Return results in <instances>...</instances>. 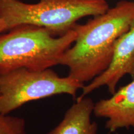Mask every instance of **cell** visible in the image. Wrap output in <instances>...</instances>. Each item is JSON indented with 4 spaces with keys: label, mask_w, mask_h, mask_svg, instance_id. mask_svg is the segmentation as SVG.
<instances>
[{
    "label": "cell",
    "mask_w": 134,
    "mask_h": 134,
    "mask_svg": "<svg viewBox=\"0 0 134 134\" xmlns=\"http://www.w3.org/2000/svg\"><path fill=\"white\" fill-rule=\"evenodd\" d=\"M93 113L97 117L108 119L105 127L110 132L134 127V78L110 98L95 103Z\"/></svg>",
    "instance_id": "8992f818"
},
{
    "label": "cell",
    "mask_w": 134,
    "mask_h": 134,
    "mask_svg": "<svg viewBox=\"0 0 134 134\" xmlns=\"http://www.w3.org/2000/svg\"><path fill=\"white\" fill-rule=\"evenodd\" d=\"M94 104L88 97L77 99L59 124L47 134H97L98 124L91 120Z\"/></svg>",
    "instance_id": "52a82bcc"
},
{
    "label": "cell",
    "mask_w": 134,
    "mask_h": 134,
    "mask_svg": "<svg viewBox=\"0 0 134 134\" xmlns=\"http://www.w3.org/2000/svg\"><path fill=\"white\" fill-rule=\"evenodd\" d=\"M134 24V1H121L85 24H75L76 38L63 53L60 65L69 69L68 76L84 84L108 68L115 44Z\"/></svg>",
    "instance_id": "6da1fadb"
},
{
    "label": "cell",
    "mask_w": 134,
    "mask_h": 134,
    "mask_svg": "<svg viewBox=\"0 0 134 134\" xmlns=\"http://www.w3.org/2000/svg\"><path fill=\"white\" fill-rule=\"evenodd\" d=\"M0 134H28L23 118L0 114Z\"/></svg>",
    "instance_id": "ba28073f"
},
{
    "label": "cell",
    "mask_w": 134,
    "mask_h": 134,
    "mask_svg": "<svg viewBox=\"0 0 134 134\" xmlns=\"http://www.w3.org/2000/svg\"><path fill=\"white\" fill-rule=\"evenodd\" d=\"M109 9L105 0H40L27 4L19 0H0V18L6 31L23 25L41 27L63 36L84 17L96 16Z\"/></svg>",
    "instance_id": "3957f363"
},
{
    "label": "cell",
    "mask_w": 134,
    "mask_h": 134,
    "mask_svg": "<svg viewBox=\"0 0 134 134\" xmlns=\"http://www.w3.org/2000/svg\"><path fill=\"white\" fill-rule=\"evenodd\" d=\"M4 31H6V27H5L4 21L0 18V34H1Z\"/></svg>",
    "instance_id": "9c48e42d"
},
{
    "label": "cell",
    "mask_w": 134,
    "mask_h": 134,
    "mask_svg": "<svg viewBox=\"0 0 134 134\" xmlns=\"http://www.w3.org/2000/svg\"><path fill=\"white\" fill-rule=\"evenodd\" d=\"M84 84L68 76L60 77L50 68H19L0 71V114L9 113L27 103L66 94L73 98Z\"/></svg>",
    "instance_id": "277c9868"
},
{
    "label": "cell",
    "mask_w": 134,
    "mask_h": 134,
    "mask_svg": "<svg viewBox=\"0 0 134 134\" xmlns=\"http://www.w3.org/2000/svg\"><path fill=\"white\" fill-rule=\"evenodd\" d=\"M76 38L72 29L55 37L41 27L23 25L0 34V71L26 68L44 70L60 65L63 53Z\"/></svg>",
    "instance_id": "7a4b0ae2"
},
{
    "label": "cell",
    "mask_w": 134,
    "mask_h": 134,
    "mask_svg": "<svg viewBox=\"0 0 134 134\" xmlns=\"http://www.w3.org/2000/svg\"><path fill=\"white\" fill-rule=\"evenodd\" d=\"M129 75L134 78V24L127 32L119 38L115 44L113 58L103 73L83 86L80 99L100 88L106 86L112 94L116 91L120 80Z\"/></svg>",
    "instance_id": "5b68a950"
}]
</instances>
